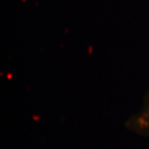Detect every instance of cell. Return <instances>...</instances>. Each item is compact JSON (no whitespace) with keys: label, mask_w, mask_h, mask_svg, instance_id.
Masks as SVG:
<instances>
[{"label":"cell","mask_w":149,"mask_h":149,"mask_svg":"<svg viewBox=\"0 0 149 149\" xmlns=\"http://www.w3.org/2000/svg\"><path fill=\"white\" fill-rule=\"evenodd\" d=\"M126 127L138 135L149 136V94L141 109L127 121Z\"/></svg>","instance_id":"6da1fadb"}]
</instances>
